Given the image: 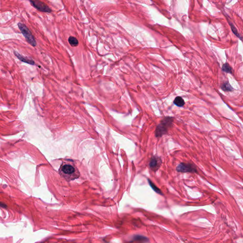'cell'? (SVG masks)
<instances>
[{
	"label": "cell",
	"instance_id": "cell-1",
	"mask_svg": "<svg viewBox=\"0 0 243 243\" xmlns=\"http://www.w3.org/2000/svg\"><path fill=\"white\" fill-rule=\"evenodd\" d=\"M58 172L66 180L70 181L78 179L80 173L72 161H64L59 168Z\"/></svg>",
	"mask_w": 243,
	"mask_h": 243
},
{
	"label": "cell",
	"instance_id": "cell-2",
	"mask_svg": "<svg viewBox=\"0 0 243 243\" xmlns=\"http://www.w3.org/2000/svg\"><path fill=\"white\" fill-rule=\"evenodd\" d=\"M173 119L172 117H165L161 120L160 123L157 126L155 131V135L157 138H160L167 134L169 129L172 127Z\"/></svg>",
	"mask_w": 243,
	"mask_h": 243
},
{
	"label": "cell",
	"instance_id": "cell-3",
	"mask_svg": "<svg viewBox=\"0 0 243 243\" xmlns=\"http://www.w3.org/2000/svg\"><path fill=\"white\" fill-rule=\"evenodd\" d=\"M18 26L23 36L25 38L27 42H28V43L33 47L36 46L37 43L35 37L27 26L23 23H19Z\"/></svg>",
	"mask_w": 243,
	"mask_h": 243
},
{
	"label": "cell",
	"instance_id": "cell-4",
	"mask_svg": "<svg viewBox=\"0 0 243 243\" xmlns=\"http://www.w3.org/2000/svg\"><path fill=\"white\" fill-rule=\"evenodd\" d=\"M178 172H189V173H197V169L196 166L193 164L190 163H180L176 167Z\"/></svg>",
	"mask_w": 243,
	"mask_h": 243
},
{
	"label": "cell",
	"instance_id": "cell-5",
	"mask_svg": "<svg viewBox=\"0 0 243 243\" xmlns=\"http://www.w3.org/2000/svg\"><path fill=\"white\" fill-rule=\"evenodd\" d=\"M31 5L39 12L43 13H50L52 10L45 3L40 1H30Z\"/></svg>",
	"mask_w": 243,
	"mask_h": 243
},
{
	"label": "cell",
	"instance_id": "cell-6",
	"mask_svg": "<svg viewBox=\"0 0 243 243\" xmlns=\"http://www.w3.org/2000/svg\"><path fill=\"white\" fill-rule=\"evenodd\" d=\"M161 164H162V161L160 158L157 156H154L150 160L149 167L151 170L156 172L160 167Z\"/></svg>",
	"mask_w": 243,
	"mask_h": 243
},
{
	"label": "cell",
	"instance_id": "cell-7",
	"mask_svg": "<svg viewBox=\"0 0 243 243\" xmlns=\"http://www.w3.org/2000/svg\"><path fill=\"white\" fill-rule=\"evenodd\" d=\"M13 52H14V55L22 62H24V63H27V64H29L31 65H34L35 64V61L33 60V59H30V58H28V57L23 56L22 55L20 54V53H18L16 51H14Z\"/></svg>",
	"mask_w": 243,
	"mask_h": 243
},
{
	"label": "cell",
	"instance_id": "cell-8",
	"mask_svg": "<svg viewBox=\"0 0 243 243\" xmlns=\"http://www.w3.org/2000/svg\"><path fill=\"white\" fill-rule=\"evenodd\" d=\"M68 42L70 45L72 47H76L79 44V42L77 38L74 36L69 37Z\"/></svg>",
	"mask_w": 243,
	"mask_h": 243
},
{
	"label": "cell",
	"instance_id": "cell-9",
	"mask_svg": "<svg viewBox=\"0 0 243 243\" xmlns=\"http://www.w3.org/2000/svg\"><path fill=\"white\" fill-rule=\"evenodd\" d=\"M173 103L178 107H182L185 104V102L181 97L178 96V97H177L176 98H175L174 101H173Z\"/></svg>",
	"mask_w": 243,
	"mask_h": 243
},
{
	"label": "cell",
	"instance_id": "cell-10",
	"mask_svg": "<svg viewBox=\"0 0 243 243\" xmlns=\"http://www.w3.org/2000/svg\"><path fill=\"white\" fill-rule=\"evenodd\" d=\"M148 180L149 185H150L151 188H152V189H153V190H154L155 192L158 193V194H160V195H163V193L161 192L160 189H159V188H158V187H157L153 182H152V180H151L148 179Z\"/></svg>",
	"mask_w": 243,
	"mask_h": 243
},
{
	"label": "cell",
	"instance_id": "cell-11",
	"mask_svg": "<svg viewBox=\"0 0 243 243\" xmlns=\"http://www.w3.org/2000/svg\"><path fill=\"white\" fill-rule=\"evenodd\" d=\"M222 89L224 91H232L233 90L232 87H231L228 82H225L222 85L221 87Z\"/></svg>",
	"mask_w": 243,
	"mask_h": 243
},
{
	"label": "cell",
	"instance_id": "cell-12",
	"mask_svg": "<svg viewBox=\"0 0 243 243\" xmlns=\"http://www.w3.org/2000/svg\"><path fill=\"white\" fill-rule=\"evenodd\" d=\"M133 240L134 241H141L143 242L148 241V239L146 237L140 235H135L133 237Z\"/></svg>",
	"mask_w": 243,
	"mask_h": 243
},
{
	"label": "cell",
	"instance_id": "cell-13",
	"mask_svg": "<svg viewBox=\"0 0 243 243\" xmlns=\"http://www.w3.org/2000/svg\"><path fill=\"white\" fill-rule=\"evenodd\" d=\"M222 70L226 73H232V69L230 65L227 63L224 64L222 67Z\"/></svg>",
	"mask_w": 243,
	"mask_h": 243
},
{
	"label": "cell",
	"instance_id": "cell-14",
	"mask_svg": "<svg viewBox=\"0 0 243 243\" xmlns=\"http://www.w3.org/2000/svg\"><path fill=\"white\" fill-rule=\"evenodd\" d=\"M231 29L233 31V33L235 34V35H236L238 37L240 38H241V37H240V35L239 34L238 32H237V30H236V29L235 28L234 26H233L232 24L231 25Z\"/></svg>",
	"mask_w": 243,
	"mask_h": 243
},
{
	"label": "cell",
	"instance_id": "cell-15",
	"mask_svg": "<svg viewBox=\"0 0 243 243\" xmlns=\"http://www.w3.org/2000/svg\"><path fill=\"white\" fill-rule=\"evenodd\" d=\"M5 205H3L1 204V207H3V208H6V206H5Z\"/></svg>",
	"mask_w": 243,
	"mask_h": 243
}]
</instances>
